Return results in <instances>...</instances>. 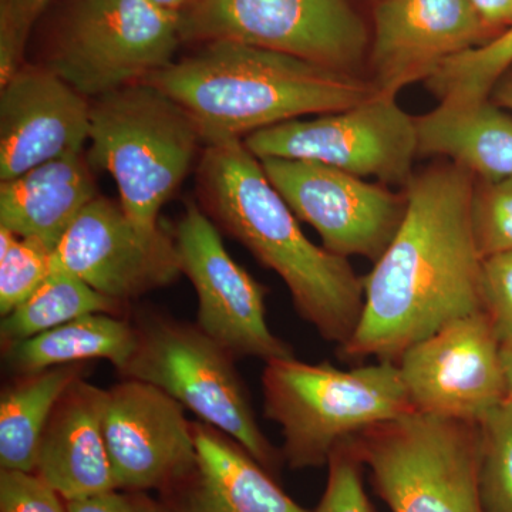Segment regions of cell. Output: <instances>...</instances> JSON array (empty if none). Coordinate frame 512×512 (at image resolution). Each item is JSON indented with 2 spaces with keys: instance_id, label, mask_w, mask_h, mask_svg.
<instances>
[{
  "instance_id": "cell-26",
  "label": "cell",
  "mask_w": 512,
  "mask_h": 512,
  "mask_svg": "<svg viewBox=\"0 0 512 512\" xmlns=\"http://www.w3.org/2000/svg\"><path fill=\"white\" fill-rule=\"evenodd\" d=\"M478 424L484 512H512V402L505 400Z\"/></svg>"
},
{
  "instance_id": "cell-19",
  "label": "cell",
  "mask_w": 512,
  "mask_h": 512,
  "mask_svg": "<svg viewBox=\"0 0 512 512\" xmlns=\"http://www.w3.org/2000/svg\"><path fill=\"white\" fill-rule=\"evenodd\" d=\"M106 389L84 377L60 396L37 451L35 474L64 501L117 488L103 433Z\"/></svg>"
},
{
  "instance_id": "cell-35",
  "label": "cell",
  "mask_w": 512,
  "mask_h": 512,
  "mask_svg": "<svg viewBox=\"0 0 512 512\" xmlns=\"http://www.w3.org/2000/svg\"><path fill=\"white\" fill-rule=\"evenodd\" d=\"M491 100L498 106L512 113V70L505 73L498 83L495 84L493 93H491Z\"/></svg>"
},
{
  "instance_id": "cell-18",
  "label": "cell",
  "mask_w": 512,
  "mask_h": 512,
  "mask_svg": "<svg viewBox=\"0 0 512 512\" xmlns=\"http://www.w3.org/2000/svg\"><path fill=\"white\" fill-rule=\"evenodd\" d=\"M192 434L194 467L160 493L170 512H309L224 431L192 421Z\"/></svg>"
},
{
  "instance_id": "cell-25",
  "label": "cell",
  "mask_w": 512,
  "mask_h": 512,
  "mask_svg": "<svg viewBox=\"0 0 512 512\" xmlns=\"http://www.w3.org/2000/svg\"><path fill=\"white\" fill-rule=\"evenodd\" d=\"M511 69L512 25L485 45L448 59L426 84L440 103H480Z\"/></svg>"
},
{
  "instance_id": "cell-24",
  "label": "cell",
  "mask_w": 512,
  "mask_h": 512,
  "mask_svg": "<svg viewBox=\"0 0 512 512\" xmlns=\"http://www.w3.org/2000/svg\"><path fill=\"white\" fill-rule=\"evenodd\" d=\"M123 306L77 276L52 271L25 302L2 316V349L92 313L120 316Z\"/></svg>"
},
{
  "instance_id": "cell-10",
  "label": "cell",
  "mask_w": 512,
  "mask_h": 512,
  "mask_svg": "<svg viewBox=\"0 0 512 512\" xmlns=\"http://www.w3.org/2000/svg\"><path fill=\"white\" fill-rule=\"evenodd\" d=\"M242 141L259 160L311 161L399 187L410 183L419 157L414 117L397 96L383 93L316 119L265 128Z\"/></svg>"
},
{
  "instance_id": "cell-20",
  "label": "cell",
  "mask_w": 512,
  "mask_h": 512,
  "mask_svg": "<svg viewBox=\"0 0 512 512\" xmlns=\"http://www.w3.org/2000/svg\"><path fill=\"white\" fill-rule=\"evenodd\" d=\"M86 153L70 154L0 181V228L57 247L90 202L99 197Z\"/></svg>"
},
{
  "instance_id": "cell-5",
  "label": "cell",
  "mask_w": 512,
  "mask_h": 512,
  "mask_svg": "<svg viewBox=\"0 0 512 512\" xmlns=\"http://www.w3.org/2000/svg\"><path fill=\"white\" fill-rule=\"evenodd\" d=\"M201 143L188 111L154 84H130L92 100L86 156L113 177L121 207L146 231L160 227L161 208L187 177Z\"/></svg>"
},
{
  "instance_id": "cell-33",
  "label": "cell",
  "mask_w": 512,
  "mask_h": 512,
  "mask_svg": "<svg viewBox=\"0 0 512 512\" xmlns=\"http://www.w3.org/2000/svg\"><path fill=\"white\" fill-rule=\"evenodd\" d=\"M67 512H170L161 498L147 491L114 490L66 501Z\"/></svg>"
},
{
  "instance_id": "cell-11",
  "label": "cell",
  "mask_w": 512,
  "mask_h": 512,
  "mask_svg": "<svg viewBox=\"0 0 512 512\" xmlns=\"http://www.w3.org/2000/svg\"><path fill=\"white\" fill-rule=\"evenodd\" d=\"M259 160V158H258ZM268 180L299 221L316 229L322 247L349 259L363 256L375 264L406 215V192L367 183L338 168L311 161L265 158Z\"/></svg>"
},
{
  "instance_id": "cell-9",
  "label": "cell",
  "mask_w": 512,
  "mask_h": 512,
  "mask_svg": "<svg viewBox=\"0 0 512 512\" xmlns=\"http://www.w3.org/2000/svg\"><path fill=\"white\" fill-rule=\"evenodd\" d=\"M184 42H228L359 74L370 33L352 0H194L181 12Z\"/></svg>"
},
{
  "instance_id": "cell-13",
  "label": "cell",
  "mask_w": 512,
  "mask_h": 512,
  "mask_svg": "<svg viewBox=\"0 0 512 512\" xmlns=\"http://www.w3.org/2000/svg\"><path fill=\"white\" fill-rule=\"evenodd\" d=\"M396 363L414 412L480 423L508 399L501 343L483 311L447 323Z\"/></svg>"
},
{
  "instance_id": "cell-36",
  "label": "cell",
  "mask_w": 512,
  "mask_h": 512,
  "mask_svg": "<svg viewBox=\"0 0 512 512\" xmlns=\"http://www.w3.org/2000/svg\"><path fill=\"white\" fill-rule=\"evenodd\" d=\"M501 357H503L505 380H507V396L512 402V345L501 346Z\"/></svg>"
},
{
  "instance_id": "cell-22",
  "label": "cell",
  "mask_w": 512,
  "mask_h": 512,
  "mask_svg": "<svg viewBox=\"0 0 512 512\" xmlns=\"http://www.w3.org/2000/svg\"><path fill=\"white\" fill-rule=\"evenodd\" d=\"M136 348L133 322L109 313H92L2 350L6 365L16 375H26L94 359L109 360L120 372Z\"/></svg>"
},
{
  "instance_id": "cell-3",
  "label": "cell",
  "mask_w": 512,
  "mask_h": 512,
  "mask_svg": "<svg viewBox=\"0 0 512 512\" xmlns=\"http://www.w3.org/2000/svg\"><path fill=\"white\" fill-rule=\"evenodd\" d=\"M146 82L188 111L205 146L346 110L379 93L360 74L228 40L202 43Z\"/></svg>"
},
{
  "instance_id": "cell-12",
  "label": "cell",
  "mask_w": 512,
  "mask_h": 512,
  "mask_svg": "<svg viewBox=\"0 0 512 512\" xmlns=\"http://www.w3.org/2000/svg\"><path fill=\"white\" fill-rule=\"evenodd\" d=\"M173 234L181 271L197 293L198 328L235 359L293 357L266 322V288L228 254L220 228L198 202L185 204Z\"/></svg>"
},
{
  "instance_id": "cell-29",
  "label": "cell",
  "mask_w": 512,
  "mask_h": 512,
  "mask_svg": "<svg viewBox=\"0 0 512 512\" xmlns=\"http://www.w3.org/2000/svg\"><path fill=\"white\" fill-rule=\"evenodd\" d=\"M363 464L343 441L329 458L328 483L313 512H373L363 485Z\"/></svg>"
},
{
  "instance_id": "cell-28",
  "label": "cell",
  "mask_w": 512,
  "mask_h": 512,
  "mask_svg": "<svg viewBox=\"0 0 512 512\" xmlns=\"http://www.w3.org/2000/svg\"><path fill=\"white\" fill-rule=\"evenodd\" d=\"M471 222L483 258L512 249V178L485 183L476 181Z\"/></svg>"
},
{
  "instance_id": "cell-6",
  "label": "cell",
  "mask_w": 512,
  "mask_h": 512,
  "mask_svg": "<svg viewBox=\"0 0 512 512\" xmlns=\"http://www.w3.org/2000/svg\"><path fill=\"white\" fill-rule=\"evenodd\" d=\"M346 441L392 512H484L480 424L412 412Z\"/></svg>"
},
{
  "instance_id": "cell-14",
  "label": "cell",
  "mask_w": 512,
  "mask_h": 512,
  "mask_svg": "<svg viewBox=\"0 0 512 512\" xmlns=\"http://www.w3.org/2000/svg\"><path fill=\"white\" fill-rule=\"evenodd\" d=\"M52 271L77 276L127 305L174 284L183 275L173 231H146L120 202L99 195L76 218L53 251Z\"/></svg>"
},
{
  "instance_id": "cell-31",
  "label": "cell",
  "mask_w": 512,
  "mask_h": 512,
  "mask_svg": "<svg viewBox=\"0 0 512 512\" xmlns=\"http://www.w3.org/2000/svg\"><path fill=\"white\" fill-rule=\"evenodd\" d=\"M481 299L501 346L512 345V249L483 259Z\"/></svg>"
},
{
  "instance_id": "cell-2",
  "label": "cell",
  "mask_w": 512,
  "mask_h": 512,
  "mask_svg": "<svg viewBox=\"0 0 512 512\" xmlns=\"http://www.w3.org/2000/svg\"><path fill=\"white\" fill-rule=\"evenodd\" d=\"M205 214L284 281L293 306L326 342H349L365 289L349 259L313 244L242 140L205 146L197 173Z\"/></svg>"
},
{
  "instance_id": "cell-4",
  "label": "cell",
  "mask_w": 512,
  "mask_h": 512,
  "mask_svg": "<svg viewBox=\"0 0 512 512\" xmlns=\"http://www.w3.org/2000/svg\"><path fill=\"white\" fill-rule=\"evenodd\" d=\"M266 419L281 427L282 458L293 470L328 466L333 451L360 431L414 412L396 362L342 370L295 356L266 362Z\"/></svg>"
},
{
  "instance_id": "cell-15",
  "label": "cell",
  "mask_w": 512,
  "mask_h": 512,
  "mask_svg": "<svg viewBox=\"0 0 512 512\" xmlns=\"http://www.w3.org/2000/svg\"><path fill=\"white\" fill-rule=\"evenodd\" d=\"M103 433L121 490L161 493L197 461L192 421L183 404L140 380L123 379L106 389Z\"/></svg>"
},
{
  "instance_id": "cell-16",
  "label": "cell",
  "mask_w": 512,
  "mask_h": 512,
  "mask_svg": "<svg viewBox=\"0 0 512 512\" xmlns=\"http://www.w3.org/2000/svg\"><path fill=\"white\" fill-rule=\"evenodd\" d=\"M493 33L470 0H379L370 33V82L397 96L427 82L451 57L483 46Z\"/></svg>"
},
{
  "instance_id": "cell-7",
  "label": "cell",
  "mask_w": 512,
  "mask_h": 512,
  "mask_svg": "<svg viewBox=\"0 0 512 512\" xmlns=\"http://www.w3.org/2000/svg\"><path fill=\"white\" fill-rule=\"evenodd\" d=\"M137 348L120 370L123 379L153 384L201 421L224 431L274 476L282 454L256 421L247 387L227 352L197 323L160 313L134 322Z\"/></svg>"
},
{
  "instance_id": "cell-30",
  "label": "cell",
  "mask_w": 512,
  "mask_h": 512,
  "mask_svg": "<svg viewBox=\"0 0 512 512\" xmlns=\"http://www.w3.org/2000/svg\"><path fill=\"white\" fill-rule=\"evenodd\" d=\"M52 0H0V84L25 66L33 26Z\"/></svg>"
},
{
  "instance_id": "cell-8",
  "label": "cell",
  "mask_w": 512,
  "mask_h": 512,
  "mask_svg": "<svg viewBox=\"0 0 512 512\" xmlns=\"http://www.w3.org/2000/svg\"><path fill=\"white\" fill-rule=\"evenodd\" d=\"M183 42L181 13L150 0H73L45 66L94 100L146 82Z\"/></svg>"
},
{
  "instance_id": "cell-27",
  "label": "cell",
  "mask_w": 512,
  "mask_h": 512,
  "mask_svg": "<svg viewBox=\"0 0 512 512\" xmlns=\"http://www.w3.org/2000/svg\"><path fill=\"white\" fill-rule=\"evenodd\" d=\"M53 249L0 228V315L26 301L52 272Z\"/></svg>"
},
{
  "instance_id": "cell-23",
  "label": "cell",
  "mask_w": 512,
  "mask_h": 512,
  "mask_svg": "<svg viewBox=\"0 0 512 512\" xmlns=\"http://www.w3.org/2000/svg\"><path fill=\"white\" fill-rule=\"evenodd\" d=\"M87 363L18 375L0 396V470L35 473L37 451L53 409L67 387L82 379Z\"/></svg>"
},
{
  "instance_id": "cell-38",
  "label": "cell",
  "mask_w": 512,
  "mask_h": 512,
  "mask_svg": "<svg viewBox=\"0 0 512 512\" xmlns=\"http://www.w3.org/2000/svg\"><path fill=\"white\" fill-rule=\"evenodd\" d=\"M512 70V69H511Z\"/></svg>"
},
{
  "instance_id": "cell-1",
  "label": "cell",
  "mask_w": 512,
  "mask_h": 512,
  "mask_svg": "<svg viewBox=\"0 0 512 512\" xmlns=\"http://www.w3.org/2000/svg\"><path fill=\"white\" fill-rule=\"evenodd\" d=\"M476 181L453 163L413 175L402 225L363 278L362 316L339 348L342 359L397 362L447 323L483 311L484 258L471 222Z\"/></svg>"
},
{
  "instance_id": "cell-21",
  "label": "cell",
  "mask_w": 512,
  "mask_h": 512,
  "mask_svg": "<svg viewBox=\"0 0 512 512\" xmlns=\"http://www.w3.org/2000/svg\"><path fill=\"white\" fill-rule=\"evenodd\" d=\"M414 121L419 157L450 158L485 183L512 178V116L493 100L439 103Z\"/></svg>"
},
{
  "instance_id": "cell-37",
  "label": "cell",
  "mask_w": 512,
  "mask_h": 512,
  "mask_svg": "<svg viewBox=\"0 0 512 512\" xmlns=\"http://www.w3.org/2000/svg\"><path fill=\"white\" fill-rule=\"evenodd\" d=\"M150 2L154 3L158 8L168 10V12L181 13L194 0H150Z\"/></svg>"
},
{
  "instance_id": "cell-17",
  "label": "cell",
  "mask_w": 512,
  "mask_h": 512,
  "mask_svg": "<svg viewBox=\"0 0 512 512\" xmlns=\"http://www.w3.org/2000/svg\"><path fill=\"white\" fill-rule=\"evenodd\" d=\"M90 130L92 100L45 64H25L0 84V181L84 153Z\"/></svg>"
},
{
  "instance_id": "cell-32",
  "label": "cell",
  "mask_w": 512,
  "mask_h": 512,
  "mask_svg": "<svg viewBox=\"0 0 512 512\" xmlns=\"http://www.w3.org/2000/svg\"><path fill=\"white\" fill-rule=\"evenodd\" d=\"M0 512H67L66 501L35 473L0 470Z\"/></svg>"
},
{
  "instance_id": "cell-34",
  "label": "cell",
  "mask_w": 512,
  "mask_h": 512,
  "mask_svg": "<svg viewBox=\"0 0 512 512\" xmlns=\"http://www.w3.org/2000/svg\"><path fill=\"white\" fill-rule=\"evenodd\" d=\"M470 3L494 37L512 25V0H470Z\"/></svg>"
}]
</instances>
